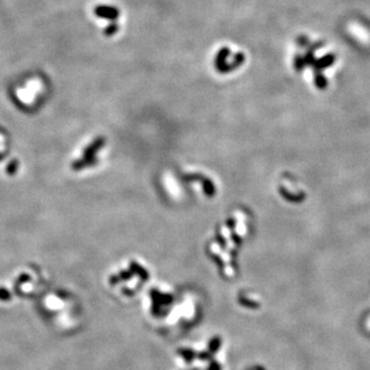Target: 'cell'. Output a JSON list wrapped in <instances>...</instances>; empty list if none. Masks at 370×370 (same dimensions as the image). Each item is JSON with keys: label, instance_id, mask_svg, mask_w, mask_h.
<instances>
[{"label": "cell", "instance_id": "obj_1", "mask_svg": "<svg viewBox=\"0 0 370 370\" xmlns=\"http://www.w3.org/2000/svg\"><path fill=\"white\" fill-rule=\"evenodd\" d=\"M95 13L100 17H105V18H110V19H114L117 18V16L119 15L118 11L113 7H109V6H99L95 9Z\"/></svg>", "mask_w": 370, "mask_h": 370}]
</instances>
